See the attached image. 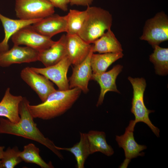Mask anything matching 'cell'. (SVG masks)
Here are the masks:
<instances>
[{
	"instance_id": "5b68a950",
	"label": "cell",
	"mask_w": 168,
	"mask_h": 168,
	"mask_svg": "<svg viewBox=\"0 0 168 168\" xmlns=\"http://www.w3.org/2000/svg\"><path fill=\"white\" fill-rule=\"evenodd\" d=\"M140 39L147 41L153 48L168 40V17L164 12L157 13L146 21Z\"/></svg>"
},
{
	"instance_id": "603a6c76",
	"label": "cell",
	"mask_w": 168,
	"mask_h": 168,
	"mask_svg": "<svg viewBox=\"0 0 168 168\" xmlns=\"http://www.w3.org/2000/svg\"><path fill=\"white\" fill-rule=\"evenodd\" d=\"M153 52L149 56V60L154 66L156 74L164 76L168 73V48L159 45L154 47Z\"/></svg>"
},
{
	"instance_id": "7c38bea8",
	"label": "cell",
	"mask_w": 168,
	"mask_h": 168,
	"mask_svg": "<svg viewBox=\"0 0 168 168\" xmlns=\"http://www.w3.org/2000/svg\"><path fill=\"white\" fill-rule=\"evenodd\" d=\"M67 20V15L61 16L54 14L41 19L31 26L39 34L51 38L56 34L66 32Z\"/></svg>"
},
{
	"instance_id": "52a82bcc",
	"label": "cell",
	"mask_w": 168,
	"mask_h": 168,
	"mask_svg": "<svg viewBox=\"0 0 168 168\" xmlns=\"http://www.w3.org/2000/svg\"><path fill=\"white\" fill-rule=\"evenodd\" d=\"M31 25L22 28L12 36L11 39L14 45H25L40 52L49 48L55 43L51 38L36 32Z\"/></svg>"
},
{
	"instance_id": "d6986e66",
	"label": "cell",
	"mask_w": 168,
	"mask_h": 168,
	"mask_svg": "<svg viewBox=\"0 0 168 168\" xmlns=\"http://www.w3.org/2000/svg\"><path fill=\"white\" fill-rule=\"evenodd\" d=\"M92 45L93 53L99 54L122 53V45L111 29L108 30Z\"/></svg>"
},
{
	"instance_id": "4fadbf2b",
	"label": "cell",
	"mask_w": 168,
	"mask_h": 168,
	"mask_svg": "<svg viewBox=\"0 0 168 168\" xmlns=\"http://www.w3.org/2000/svg\"><path fill=\"white\" fill-rule=\"evenodd\" d=\"M93 53L91 48L88 56L82 62L74 66L72 75L68 80L69 89L78 88L84 93L88 91V83L92 74L91 59Z\"/></svg>"
},
{
	"instance_id": "8fae6325",
	"label": "cell",
	"mask_w": 168,
	"mask_h": 168,
	"mask_svg": "<svg viewBox=\"0 0 168 168\" xmlns=\"http://www.w3.org/2000/svg\"><path fill=\"white\" fill-rule=\"evenodd\" d=\"M39 54V52L29 47L14 45L10 49L0 53V66L35 62L38 61Z\"/></svg>"
},
{
	"instance_id": "e0dca14e",
	"label": "cell",
	"mask_w": 168,
	"mask_h": 168,
	"mask_svg": "<svg viewBox=\"0 0 168 168\" xmlns=\"http://www.w3.org/2000/svg\"><path fill=\"white\" fill-rule=\"evenodd\" d=\"M41 19H13L6 17L0 13V20L2 23L5 33L4 38L0 43V53L9 49V40L17 31L22 28L31 25Z\"/></svg>"
},
{
	"instance_id": "7a4b0ae2",
	"label": "cell",
	"mask_w": 168,
	"mask_h": 168,
	"mask_svg": "<svg viewBox=\"0 0 168 168\" xmlns=\"http://www.w3.org/2000/svg\"><path fill=\"white\" fill-rule=\"evenodd\" d=\"M78 88L65 90H56L42 103L28 106L34 118L52 119L64 114L78 99L81 92Z\"/></svg>"
},
{
	"instance_id": "9a60e30c",
	"label": "cell",
	"mask_w": 168,
	"mask_h": 168,
	"mask_svg": "<svg viewBox=\"0 0 168 168\" xmlns=\"http://www.w3.org/2000/svg\"><path fill=\"white\" fill-rule=\"evenodd\" d=\"M123 66L120 64L114 66L108 72L98 74H92L91 79L96 81L99 85L100 92L96 105L97 107L103 103L106 93L108 91L120 93L116 84V78L121 72Z\"/></svg>"
},
{
	"instance_id": "83f0119b",
	"label": "cell",
	"mask_w": 168,
	"mask_h": 168,
	"mask_svg": "<svg viewBox=\"0 0 168 168\" xmlns=\"http://www.w3.org/2000/svg\"><path fill=\"white\" fill-rule=\"evenodd\" d=\"M94 0H70L71 6L76 5L88 7L92 3Z\"/></svg>"
},
{
	"instance_id": "2e32d148",
	"label": "cell",
	"mask_w": 168,
	"mask_h": 168,
	"mask_svg": "<svg viewBox=\"0 0 168 168\" xmlns=\"http://www.w3.org/2000/svg\"><path fill=\"white\" fill-rule=\"evenodd\" d=\"M66 35H62L59 40L49 48L39 52L38 61L45 67L54 65L67 56Z\"/></svg>"
},
{
	"instance_id": "44dd1931",
	"label": "cell",
	"mask_w": 168,
	"mask_h": 168,
	"mask_svg": "<svg viewBox=\"0 0 168 168\" xmlns=\"http://www.w3.org/2000/svg\"><path fill=\"white\" fill-rule=\"evenodd\" d=\"M80 135L79 141L72 147L67 148L57 146V148L59 150H65L72 153L76 161V167L84 168L85 161L91 154L86 133L80 132Z\"/></svg>"
},
{
	"instance_id": "7402d4cb",
	"label": "cell",
	"mask_w": 168,
	"mask_h": 168,
	"mask_svg": "<svg viewBox=\"0 0 168 168\" xmlns=\"http://www.w3.org/2000/svg\"><path fill=\"white\" fill-rule=\"evenodd\" d=\"M123 56V53L99 54L93 53L91 59L92 74H98L106 72L112 63L122 58Z\"/></svg>"
},
{
	"instance_id": "484cf974",
	"label": "cell",
	"mask_w": 168,
	"mask_h": 168,
	"mask_svg": "<svg viewBox=\"0 0 168 168\" xmlns=\"http://www.w3.org/2000/svg\"><path fill=\"white\" fill-rule=\"evenodd\" d=\"M20 152L17 147H9L4 151L1 159L2 168H14L22 161L19 155Z\"/></svg>"
},
{
	"instance_id": "f546056e",
	"label": "cell",
	"mask_w": 168,
	"mask_h": 168,
	"mask_svg": "<svg viewBox=\"0 0 168 168\" xmlns=\"http://www.w3.org/2000/svg\"><path fill=\"white\" fill-rule=\"evenodd\" d=\"M0 168H2L1 161H0Z\"/></svg>"
},
{
	"instance_id": "30bf717a",
	"label": "cell",
	"mask_w": 168,
	"mask_h": 168,
	"mask_svg": "<svg viewBox=\"0 0 168 168\" xmlns=\"http://www.w3.org/2000/svg\"><path fill=\"white\" fill-rule=\"evenodd\" d=\"M20 76L36 93L42 102L56 90L49 79L33 70L31 67L23 68L20 72Z\"/></svg>"
},
{
	"instance_id": "ba28073f",
	"label": "cell",
	"mask_w": 168,
	"mask_h": 168,
	"mask_svg": "<svg viewBox=\"0 0 168 168\" xmlns=\"http://www.w3.org/2000/svg\"><path fill=\"white\" fill-rule=\"evenodd\" d=\"M136 124L134 120H130L124 134L116 136L115 140L119 147L122 148L124 151L125 157L120 168H126L132 159L144 155V153L142 152L147 148V146L138 144L133 136Z\"/></svg>"
},
{
	"instance_id": "ac0fdd59",
	"label": "cell",
	"mask_w": 168,
	"mask_h": 168,
	"mask_svg": "<svg viewBox=\"0 0 168 168\" xmlns=\"http://www.w3.org/2000/svg\"><path fill=\"white\" fill-rule=\"evenodd\" d=\"M23 98L21 96L12 95L10 88H7L0 102V116L5 117L12 122H18L20 118L19 105Z\"/></svg>"
},
{
	"instance_id": "d4e9b609",
	"label": "cell",
	"mask_w": 168,
	"mask_h": 168,
	"mask_svg": "<svg viewBox=\"0 0 168 168\" xmlns=\"http://www.w3.org/2000/svg\"><path fill=\"white\" fill-rule=\"evenodd\" d=\"M86 14V10L83 11L75 9L69 10L67 15V34L78 35L84 22Z\"/></svg>"
},
{
	"instance_id": "6da1fadb",
	"label": "cell",
	"mask_w": 168,
	"mask_h": 168,
	"mask_svg": "<svg viewBox=\"0 0 168 168\" xmlns=\"http://www.w3.org/2000/svg\"><path fill=\"white\" fill-rule=\"evenodd\" d=\"M30 102L23 97L19 107V121L12 122L8 119L0 118V133L20 136L37 142L50 150L60 159L63 156L57 146L50 139L46 138L34 122L28 107Z\"/></svg>"
},
{
	"instance_id": "5bb4252c",
	"label": "cell",
	"mask_w": 168,
	"mask_h": 168,
	"mask_svg": "<svg viewBox=\"0 0 168 168\" xmlns=\"http://www.w3.org/2000/svg\"><path fill=\"white\" fill-rule=\"evenodd\" d=\"M66 35L67 56L71 64L77 65L87 57L92 45L86 42L77 35Z\"/></svg>"
},
{
	"instance_id": "ffe728a7",
	"label": "cell",
	"mask_w": 168,
	"mask_h": 168,
	"mask_svg": "<svg viewBox=\"0 0 168 168\" xmlns=\"http://www.w3.org/2000/svg\"><path fill=\"white\" fill-rule=\"evenodd\" d=\"M86 134L91 154L100 152L108 156L113 155L114 150L107 143L104 132L91 130Z\"/></svg>"
},
{
	"instance_id": "9c48e42d",
	"label": "cell",
	"mask_w": 168,
	"mask_h": 168,
	"mask_svg": "<svg viewBox=\"0 0 168 168\" xmlns=\"http://www.w3.org/2000/svg\"><path fill=\"white\" fill-rule=\"evenodd\" d=\"M71 63L66 56L57 63L43 68L31 67L35 72L41 74L54 83L58 90L69 89V80L67 77L68 70Z\"/></svg>"
},
{
	"instance_id": "cb8c5ba5",
	"label": "cell",
	"mask_w": 168,
	"mask_h": 168,
	"mask_svg": "<svg viewBox=\"0 0 168 168\" xmlns=\"http://www.w3.org/2000/svg\"><path fill=\"white\" fill-rule=\"evenodd\" d=\"M39 153V148L34 144L30 143L24 147L19 155L22 161L26 162L36 164L42 168H53L51 163H47L42 158Z\"/></svg>"
},
{
	"instance_id": "4316f807",
	"label": "cell",
	"mask_w": 168,
	"mask_h": 168,
	"mask_svg": "<svg viewBox=\"0 0 168 168\" xmlns=\"http://www.w3.org/2000/svg\"><path fill=\"white\" fill-rule=\"evenodd\" d=\"M54 7L58 8L64 12L68 10L70 0H48Z\"/></svg>"
},
{
	"instance_id": "f1b7e54d",
	"label": "cell",
	"mask_w": 168,
	"mask_h": 168,
	"mask_svg": "<svg viewBox=\"0 0 168 168\" xmlns=\"http://www.w3.org/2000/svg\"><path fill=\"white\" fill-rule=\"evenodd\" d=\"M4 148V146H0V159H1L2 157Z\"/></svg>"
},
{
	"instance_id": "8992f818",
	"label": "cell",
	"mask_w": 168,
	"mask_h": 168,
	"mask_svg": "<svg viewBox=\"0 0 168 168\" xmlns=\"http://www.w3.org/2000/svg\"><path fill=\"white\" fill-rule=\"evenodd\" d=\"M15 11L19 19H41L55 12L54 7L48 0H15Z\"/></svg>"
},
{
	"instance_id": "3957f363",
	"label": "cell",
	"mask_w": 168,
	"mask_h": 168,
	"mask_svg": "<svg viewBox=\"0 0 168 168\" xmlns=\"http://www.w3.org/2000/svg\"><path fill=\"white\" fill-rule=\"evenodd\" d=\"M86 17L78 35L91 44L111 29L112 16L107 10L95 6L87 7Z\"/></svg>"
},
{
	"instance_id": "277c9868",
	"label": "cell",
	"mask_w": 168,
	"mask_h": 168,
	"mask_svg": "<svg viewBox=\"0 0 168 168\" xmlns=\"http://www.w3.org/2000/svg\"><path fill=\"white\" fill-rule=\"evenodd\" d=\"M128 79L133 89L131 111L135 116V123L142 122L146 124L155 134L159 137V129L152 124L149 117V114L154 111L147 109L144 101V94L147 85L145 80L142 77L134 78L130 77H128Z\"/></svg>"
}]
</instances>
